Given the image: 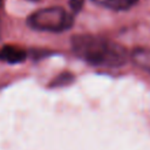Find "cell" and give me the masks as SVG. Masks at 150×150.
<instances>
[{"label": "cell", "instance_id": "1", "mask_svg": "<svg viewBox=\"0 0 150 150\" xmlns=\"http://www.w3.org/2000/svg\"><path fill=\"white\" fill-rule=\"evenodd\" d=\"M71 47L74 53L88 62L97 67H120L127 61V50L102 36L91 34H80L71 38Z\"/></svg>", "mask_w": 150, "mask_h": 150}, {"label": "cell", "instance_id": "5", "mask_svg": "<svg viewBox=\"0 0 150 150\" xmlns=\"http://www.w3.org/2000/svg\"><path fill=\"white\" fill-rule=\"evenodd\" d=\"M71 80H73V76H71L69 73H63V74H61L60 76H57V77L53 81L52 86H56V87H59V86H64V84H68L69 82H71Z\"/></svg>", "mask_w": 150, "mask_h": 150}, {"label": "cell", "instance_id": "4", "mask_svg": "<svg viewBox=\"0 0 150 150\" xmlns=\"http://www.w3.org/2000/svg\"><path fill=\"white\" fill-rule=\"evenodd\" d=\"M97 1L112 9H127L131 7L134 4H136L138 0H97Z\"/></svg>", "mask_w": 150, "mask_h": 150}, {"label": "cell", "instance_id": "3", "mask_svg": "<svg viewBox=\"0 0 150 150\" xmlns=\"http://www.w3.org/2000/svg\"><path fill=\"white\" fill-rule=\"evenodd\" d=\"M26 53L23 49L15 46H4L0 49V60L7 63H20L26 59Z\"/></svg>", "mask_w": 150, "mask_h": 150}, {"label": "cell", "instance_id": "2", "mask_svg": "<svg viewBox=\"0 0 150 150\" xmlns=\"http://www.w3.org/2000/svg\"><path fill=\"white\" fill-rule=\"evenodd\" d=\"M27 22L36 30L60 33L73 26V18L61 7H48L34 12Z\"/></svg>", "mask_w": 150, "mask_h": 150}, {"label": "cell", "instance_id": "6", "mask_svg": "<svg viewBox=\"0 0 150 150\" xmlns=\"http://www.w3.org/2000/svg\"><path fill=\"white\" fill-rule=\"evenodd\" d=\"M1 1H2V0H0V4H1Z\"/></svg>", "mask_w": 150, "mask_h": 150}]
</instances>
